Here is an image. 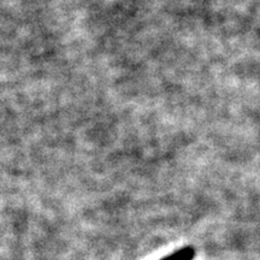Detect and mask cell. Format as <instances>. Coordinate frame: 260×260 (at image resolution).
Here are the masks:
<instances>
[{"label": "cell", "mask_w": 260, "mask_h": 260, "mask_svg": "<svg viewBox=\"0 0 260 260\" xmlns=\"http://www.w3.org/2000/svg\"><path fill=\"white\" fill-rule=\"evenodd\" d=\"M195 254H197V252H195L193 247L187 246L183 247V248H180L176 252L171 253V254L167 255L160 260H193L195 258Z\"/></svg>", "instance_id": "cell-1"}]
</instances>
